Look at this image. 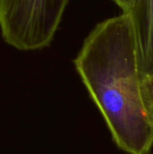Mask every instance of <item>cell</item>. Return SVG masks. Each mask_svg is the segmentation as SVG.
I'll return each mask as SVG.
<instances>
[{"instance_id":"cell-1","label":"cell","mask_w":153,"mask_h":154,"mask_svg":"<svg viewBox=\"0 0 153 154\" xmlns=\"http://www.w3.org/2000/svg\"><path fill=\"white\" fill-rule=\"evenodd\" d=\"M116 145L128 154H149L153 120L142 96V75L129 16L99 23L74 60Z\"/></svg>"},{"instance_id":"cell-2","label":"cell","mask_w":153,"mask_h":154,"mask_svg":"<svg viewBox=\"0 0 153 154\" xmlns=\"http://www.w3.org/2000/svg\"><path fill=\"white\" fill-rule=\"evenodd\" d=\"M69 0H0V30L9 46L23 51L48 47Z\"/></svg>"},{"instance_id":"cell-3","label":"cell","mask_w":153,"mask_h":154,"mask_svg":"<svg viewBox=\"0 0 153 154\" xmlns=\"http://www.w3.org/2000/svg\"><path fill=\"white\" fill-rule=\"evenodd\" d=\"M130 19L142 78L153 74V0H132L123 11Z\"/></svg>"},{"instance_id":"cell-4","label":"cell","mask_w":153,"mask_h":154,"mask_svg":"<svg viewBox=\"0 0 153 154\" xmlns=\"http://www.w3.org/2000/svg\"><path fill=\"white\" fill-rule=\"evenodd\" d=\"M142 91L146 108L153 120V74L142 78Z\"/></svg>"},{"instance_id":"cell-5","label":"cell","mask_w":153,"mask_h":154,"mask_svg":"<svg viewBox=\"0 0 153 154\" xmlns=\"http://www.w3.org/2000/svg\"><path fill=\"white\" fill-rule=\"evenodd\" d=\"M111 1L115 3L123 11H124L128 7V5H130L132 0H111Z\"/></svg>"}]
</instances>
